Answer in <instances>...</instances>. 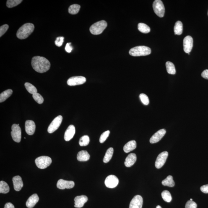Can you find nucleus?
I'll return each mask as SVG.
<instances>
[{"label": "nucleus", "instance_id": "obj_1", "mask_svg": "<svg viewBox=\"0 0 208 208\" xmlns=\"http://www.w3.org/2000/svg\"><path fill=\"white\" fill-rule=\"evenodd\" d=\"M31 64L34 69L39 73L47 72L51 66L49 60L43 57L39 56H35L32 58Z\"/></svg>", "mask_w": 208, "mask_h": 208}, {"label": "nucleus", "instance_id": "obj_2", "mask_svg": "<svg viewBox=\"0 0 208 208\" xmlns=\"http://www.w3.org/2000/svg\"><path fill=\"white\" fill-rule=\"evenodd\" d=\"M35 26L33 24L27 23L22 25L18 30L16 35L20 40L26 39L33 32Z\"/></svg>", "mask_w": 208, "mask_h": 208}, {"label": "nucleus", "instance_id": "obj_3", "mask_svg": "<svg viewBox=\"0 0 208 208\" xmlns=\"http://www.w3.org/2000/svg\"><path fill=\"white\" fill-rule=\"evenodd\" d=\"M150 48L145 46H138L131 48L129 54L133 56H145L150 54Z\"/></svg>", "mask_w": 208, "mask_h": 208}, {"label": "nucleus", "instance_id": "obj_4", "mask_svg": "<svg viewBox=\"0 0 208 208\" xmlns=\"http://www.w3.org/2000/svg\"><path fill=\"white\" fill-rule=\"evenodd\" d=\"M107 26V23L106 21L102 20L92 24L90 27L89 30L92 35H99L103 32Z\"/></svg>", "mask_w": 208, "mask_h": 208}, {"label": "nucleus", "instance_id": "obj_5", "mask_svg": "<svg viewBox=\"0 0 208 208\" xmlns=\"http://www.w3.org/2000/svg\"><path fill=\"white\" fill-rule=\"evenodd\" d=\"M51 163V158L48 156H41L37 158L35 160V163L37 167L42 169L47 168Z\"/></svg>", "mask_w": 208, "mask_h": 208}, {"label": "nucleus", "instance_id": "obj_6", "mask_svg": "<svg viewBox=\"0 0 208 208\" xmlns=\"http://www.w3.org/2000/svg\"><path fill=\"white\" fill-rule=\"evenodd\" d=\"M154 12L158 17H163L165 14V9L164 5L161 0H155L153 5Z\"/></svg>", "mask_w": 208, "mask_h": 208}, {"label": "nucleus", "instance_id": "obj_7", "mask_svg": "<svg viewBox=\"0 0 208 208\" xmlns=\"http://www.w3.org/2000/svg\"><path fill=\"white\" fill-rule=\"evenodd\" d=\"M63 119V117L61 115H59L55 118L48 127V132L52 134L56 131L59 128L62 122Z\"/></svg>", "mask_w": 208, "mask_h": 208}, {"label": "nucleus", "instance_id": "obj_8", "mask_svg": "<svg viewBox=\"0 0 208 208\" xmlns=\"http://www.w3.org/2000/svg\"><path fill=\"white\" fill-rule=\"evenodd\" d=\"M11 135L14 141L17 143L20 142L21 138V130L20 126L17 124L13 125Z\"/></svg>", "mask_w": 208, "mask_h": 208}, {"label": "nucleus", "instance_id": "obj_9", "mask_svg": "<svg viewBox=\"0 0 208 208\" xmlns=\"http://www.w3.org/2000/svg\"><path fill=\"white\" fill-rule=\"evenodd\" d=\"M168 154L167 151L162 152L158 156L156 159L155 166L156 168H160L163 166L166 162Z\"/></svg>", "mask_w": 208, "mask_h": 208}, {"label": "nucleus", "instance_id": "obj_10", "mask_svg": "<svg viewBox=\"0 0 208 208\" xmlns=\"http://www.w3.org/2000/svg\"><path fill=\"white\" fill-rule=\"evenodd\" d=\"M86 78L82 76H73L67 81V84L70 86H74L83 84L86 82Z\"/></svg>", "mask_w": 208, "mask_h": 208}, {"label": "nucleus", "instance_id": "obj_11", "mask_svg": "<svg viewBox=\"0 0 208 208\" xmlns=\"http://www.w3.org/2000/svg\"><path fill=\"white\" fill-rule=\"evenodd\" d=\"M119 183V180L114 175H110L107 177L105 180L106 186L109 188H115L118 186Z\"/></svg>", "mask_w": 208, "mask_h": 208}, {"label": "nucleus", "instance_id": "obj_12", "mask_svg": "<svg viewBox=\"0 0 208 208\" xmlns=\"http://www.w3.org/2000/svg\"><path fill=\"white\" fill-rule=\"evenodd\" d=\"M183 50L185 53H190L193 46V39L190 35L185 37L183 42Z\"/></svg>", "mask_w": 208, "mask_h": 208}, {"label": "nucleus", "instance_id": "obj_13", "mask_svg": "<svg viewBox=\"0 0 208 208\" xmlns=\"http://www.w3.org/2000/svg\"><path fill=\"white\" fill-rule=\"evenodd\" d=\"M143 199L139 195H136L131 200L130 203L129 208H142Z\"/></svg>", "mask_w": 208, "mask_h": 208}, {"label": "nucleus", "instance_id": "obj_14", "mask_svg": "<svg viewBox=\"0 0 208 208\" xmlns=\"http://www.w3.org/2000/svg\"><path fill=\"white\" fill-rule=\"evenodd\" d=\"M74 183L73 181H67L63 179L58 180L57 183V187L60 189H64L65 188L70 189L74 187Z\"/></svg>", "mask_w": 208, "mask_h": 208}, {"label": "nucleus", "instance_id": "obj_15", "mask_svg": "<svg viewBox=\"0 0 208 208\" xmlns=\"http://www.w3.org/2000/svg\"><path fill=\"white\" fill-rule=\"evenodd\" d=\"M166 133V131L164 129L160 130L157 131L150 138L149 141L151 144H155V143L158 142L165 135Z\"/></svg>", "mask_w": 208, "mask_h": 208}, {"label": "nucleus", "instance_id": "obj_16", "mask_svg": "<svg viewBox=\"0 0 208 208\" xmlns=\"http://www.w3.org/2000/svg\"><path fill=\"white\" fill-rule=\"evenodd\" d=\"M74 207L76 208H82L84 206L85 203L88 201L87 196L84 195L78 196L74 198Z\"/></svg>", "mask_w": 208, "mask_h": 208}, {"label": "nucleus", "instance_id": "obj_17", "mask_svg": "<svg viewBox=\"0 0 208 208\" xmlns=\"http://www.w3.org/2000/svg\"><path fill=\"white\" fill-rule=\"evenodd\" d=\"M35 130V125L32 120H28L26 121L25 130L27 134L30 135H33Z\"/></svg>", "mask_w": 208, "mask_h": 208}, {"label": "nucleus", "instance_id": "obj_18", "mask_svg": "<svg viewBox=\"0 0 208 208\" xmlns=\"http://www.w3.org/2000/svg\"><path fill=\"white\" fill-rule=\"evenodd\" d=\"M75 128L73 125H70L65 132L64 139L66 141H69L73 137L75 134Z\"/></svg>", "mask_w": 208, "mask_h": 208}, {"label": "nucleus", "instance_id": "obj_19", "mask_svg": "<svg viewBox=\"0 0 208 208\" xmlns=\"http://www.w3.org/2000/svg\"><path fill=\"white\" fill-rule=\"evenodd\" d=\"M14 190L16 191H20L23 187V183L21 177L19 176H16L12 178Z\"/></svg>", "mask_w": 208, "mask_h": 208}, {"label": "nucleus", "instance_id": "obj_20", "mask_svg": "<svg viewBox=\"0 0 208 208\" xmlns=\"http://www.w3.org/2000/svg\"><path fill=\"white\" fill-rule=\"evenodd\" d=\"M39 201V197L36 193L32 195L29 198L26 202V206L28 208H32L34 207Z\"/></svg>", "mask_w": 208, "mask_h": 208}, {"label": "nucleus", "instance_id": "obj_21", "mask_svg": "<svg viewBox=\"0 0 208 208\" xmlns=\"http://www.w3.org/2000/svg\"><path fill=\"white\" fill-rule=\"evenodd\" d=\"M136 160V156L135 154L131 153L126 158L125 160V165L127 167H131L134 165Z\"/></svg>", "mask_w": 208, "mask_h": 208}, {"label": "nucleus", "instance_id": "obj_22", "mask_svg": "<svg viewBox=\"0 0 208 208\" xmlns=\"http://www.w3.org/2000/svg\"><path fill=\"white\" fill-rule=\"evenodd\" d=\"M77 158L79 161H87L90 158V155L87 151H81L78 154Z\"/></svg>", "mask_w": 208, "mask_h": 208}, {"label": "nucleus", "instance_id": "obj_23", "mask_svg": "<svg viewBox=\"0 0 208 208\" xmlns=\"http://www.w3.org/2000/svg\"><path fill=\"white\" fill-rule=\"evenodd\" d=\"M136 143L135 141L131 140L128 142L127 144H125L123 147V150L125 152H130L131 151L134 150L136 148Z\"/></svg>", "mask_w": 208, "mask_h": 208}, {"label": "nucleus", "instance_id": "obj_24", "mask_svg": "<svg viewBox=\"0 0 208 208\" xmlns=\"http://www.w3.org/2000/svg\"><path fill=\"white\" fill-rule=\"evenodd\" d=\"M13 92L12 89H8L4 91L0 95V102L2 103L6 101L11 96Z\"/></svg>", "mask_w": 208, "mask_h": 208}, {"label": "nucleus", "instance_id": "obj_25", "mask_svg": "<svg viewBox=\"0 0 208 208\" xmlns=\"http://www.w3.org/2000/svg\"><path fill=\"white\" fill-rule=\"evenodd\" d=\"M174 31L175 35H180L182 33L183 24L180 21H177L175 23Z\"/></svg>", "mask_w": 208, "mask_h": 208}, {"label": "nucleus", "instance_id": "obj_26", "mask_svg": "<svg viewBox=\"0 0 208 208\" xmlns=\"http://www.w3.org/2000/svg\"><path fill=\"white\" fill-rule=\"evenodd\" d=\"M162 184L164 186H167L172 187L175 186V182L173 179V177L169 175L162 182Z\"/></svg>", "mask_w": 208, "mask_h": 208}, {"label": "nucleus", "instance_id": "obj_27", "mask_svg": "<svg viewBox=\"0 0 208 208\" xmlns=\"http://www.w3.org/2000/svg\"><path fill=\"white\" fill-rule=\"evenodd\" d=\"M113 152L114 149L113 148L110 147L107 149L103 158V161L104 163H108L111 160L113 155Z\"/></svg>", "mask_w": 208, "mask_h": 208}, {"label": "nucleus", "instance_id": "obj_28", "mask_svg": "<svg viewBox=\"0 0 208 208\" xmlns=\"http://www.w3.org/2000/svg\"><path fill=\"white\" fill-rule=\"evenodd\" d=\"M138 30L142 33L147 34L150 31V28L148 26L143 23H139L138 26Z\"/></svg>", "mask_w": 208, "mask_h": 208}, {"label": "nucleus", "instance_id": "obj_29", "mask_svg": "<svg viewBox=\"0 0 208 208\" xmlns=\"http://www.w3.org/2000/svg\"><path fill=\"white\" fill-rule=\"evenodd\" d=\"M166 67L167 70L168 74H175L176 73V69L174 65L170 61H167L166 63Z\"/></svg>", "mask_w": 208, "mask_h": 208}, {"label": "nucleus", "instance_id": "obj_30", "mask_svg": "<svg viewBox=\"0 0 208 208\" xmlns=\"http://www.w3.org/2000/svg\"><path fill=\"white\" fill-rule=\"evenodd\" d=\"M81 6L78 4H74L71 5L68 9V12L71 14H76L79 12Z\"/></svg>", "mask_w": 208, "mask_h": 208}, {"label": "nucleus", "instance_id": "obj_31", "mask_svg": "<svg viewBox=\"0 0 208 208\" xmlns=\"http://www.w3.org/2000/svg\"><path fill=\"white\" fill-rule=\"evenodd\" d=\"M9 187L7 183L3 181L0 182V193H7L9 192Z\"/></svg>", "mask_w": 208, "mask_h": 208}, {"label": "nucleus", "instance_id": "obj_32", "mask_svg": "<svg viewBox=\"0 0 208 208\" xmlns=\"http://www.w3.org/2000/svg\"><path fill=\"white\" fill-rule=\"evenodd\" d=\"M24 85H25L26 89L30 93L33 95L34 94L37 93V89L36 87L32 84L27 82L25 83Z\"/></svg>", "mask_w": 208, "mask_h": 208}, {"label": "nucleus", "instance_id": "obj_33", "mask_svg": "<svg viewBox=\"0 0 208 208\" xmlns=\"http://www.w3.org/2000/svg\"><path fill=\"white\" fill-rule=\"evenodd\" d=\"M162 196L163 200L167 202H170L172 200V197L170 192L168 191H164L162 193Z\"/></svg>", "mask_w": 208, "mask_h": 208}, {"label": "nucleus", "instance_id": "obj_34", "mask_svg": "<svg viewBox=\"0 0 208 208\" xmlns=\"http://www.w3.org/2000/svg\"><path fill=\"white\" fill-rule=\"evenodd\" d=\"M22 2V0H8L6 5L8 8H12L18 5Z\"/></svg>", "mask_w": 208, "mask_h": 208}, {"label": "nucleus", "instance_id": "obj_35", "mask_svg": "<svg viewBox=\"0 0 208 208\" xmlns=\"http://www.w3.org/2000/svg\"><path fill=\"white\" fill-rule=\"evenodd\" d=\"M89 138L87 135H84L80 138L79 141V144L81 146H86L89 144Z\"/></svg>", "mask_w": 208, "mask_h": 208}, {"label": "nucleus", "instance_id": "obj_36", "mask_svg": "<svg viewBox=\"0 0 208 208\" xmlns=\"http://www.w3.org/2000/svg\"><path fill=\"white\" fill-rule=\"evenodd\" d=\"M32 97L37 103L41 104L43 103L44 99L43 97L40 94L37 93V92L34 94L32 95Z\"/></svg>", "mask_w": 208, "mask_h": 208}, {"label": "nucleus", "instance_id": "obj_37", "mask_svg": "<svg viewBox=\"0 0 208 208\" xmlns=\"http://www.w3.org/2000/svg\"><path fill=\"white\" fill-rule=\"evenodd\" d=\"M139 98L141 102L144 105H148L149 103V100L148 97L145 94L141 93L139 96Z\"/></svg>", "mask_w": 208, "mask_h": 208}, {"label": "nucleus", "instance_id": "obj_38", "mask_svg": "<svg viewBox=\"0 0 208 208\" xmlns=\"http://www.w3.org/2000/svg\"><path fill=\"white\" fill-rule=\"evenodd\" d=\"M110 134V131L108 130L105 131L101 135L100 139V142L101 144L104 143L107 139V138L109 136Z\"/></svg>", "mask_w": 208, "mask_h": 208}, {"label": "nucleus", "instance_id": "obj_39", "mask_svg": "<svg viewBox=\"0 0 208 208\" xmlns=\"http://www.w3.org/2000/svg\"><path fill=\"white\" fill-rule=\"evenodd\" d=\"M186 208H197V204L194 201H188L186 203Z\"/></svg>", "mask_w": 208, "mask_h": 208}, {"label": "nucleus", "instance_id": "obj_40", "mask_svg": "<svg viewBox=\"0 0 208 208\" xmlns=\"http://www.w3.org/2000/svg\"><path fill=\"white\" fill-rule=\"evenodd\" d=\"M8 28L9 26L7 24H4L0 27V37L2 36L7 32Z\"/></svg>", "mask_w": 208, "mask_h": 208}, {"label": "nucleus", "instance_id": "obj_41", "mask_svg": "<svg viewBox=\"0 0 208 208\" xmlns=\"http://www.w3.org/2000/svg\"><path fill=\"white\" fill-rule=\"evenodd\" d=\"M64 37H59L56 38L55 41V45L58 47H61L63 45L64 42Z\"/></svg>", "mask_w": 208, "mask_h": 208}, {"label": "nucleus", "instance_id": "obj_42", "mask_svg": "<svg viewBox=\"0 0 208 208\" xmlns=\"http://www.w3.org/2000/svg\"><path fill=\"white\" fill-rule=\"evenodd\" d=\"M66 51L68 53H70L73 49V47L71 46V43H68L66 45L65 48Z\"/></svg>", "mask_w": 208, "mask_h": 208}, {"label": "nucleus", "instance_id": "obj_43", "mask_svg": "<svg viewBox=\"0 0 208 208\" xmlns=\"http://www.w3.org/2000/svg\"><path fill=\"white\" fill-rule=\"evenodd\" d=\"M201 190L203 193H208V184L201 186Z\"/></svg>", "mask_w": 208, "mask_h": 208}, {"label": "nucleus", "instance_id": "obj_44", "mask_svg": "<svg viewBox=\"0 0 208 208\" xmlns=\"http://www.w3.org/2000/svg\"><path fill=\"white\" fill-rule=\"evenodd\" d=\"M201 76L204 78L208 79V69L205 70L201 73Z\"/></svg>", "mask_w": 208, "mask_h": 208}, {"label": "nucleus", "instance_id": "obj_45", "mask_svg": "<svg viewBox=\"0 0 208 208\" xmlns=\"http://www.w3.org/2000/svg\"><path fill=\"white\" fill-rule=\"evenodd\" d=\"M4 208H15V207L12 203H7L5 205Z\"/></svg>", "mask_w": 208, "mask_h": 208}, {"label": "nucleus", "instance_id": "obj_46", "mask_svg": "<svg viewBox=\"0 0 208 208\" xmlns=\"http://www.w3.org/2000/svg\"><path fill=\"white\" fill-rule=\"evenodd\" d=\"M156 208H162L160 206H157V207H156Z\"/></svg>", "mask_w": 208, "mask_h": 208}, {"label": "nucleus", "instance_id": "obj_47", "mask_svg": "<svg viewBox=\"0 0 208 208\" xmlns=\"http://www.w3.org/2000/svg\"><path fill=\"white\" fill-rule=\"evenodd\" d=\"M192 200H193V199H190V201H192Z\"/></svg>", "mask_w": 208, "mask_h": 208}, {"label": "nucleus", "instance_id": "obj_48", "mask_svg": "<svg viewBox=\"0 0 208 208\" xmlns=\"http://www.w3.org/2000/svg\"><path fill=\"white\" fill-rule=\"evenodd\" d=\"M17 125L19 126V124H18Z\"/></svg>", "mask_w": 208, "mask_h": 208}, {"label": "nucleus", "instance_id": "obj_49", "mask_svg": "<svg viewBox=\"0 0 208 208\" xmlns=\"http://www.w3.org/2000/svg\"></svg>", "mask_w": 208, "mask_h": 208}]
</instances>
